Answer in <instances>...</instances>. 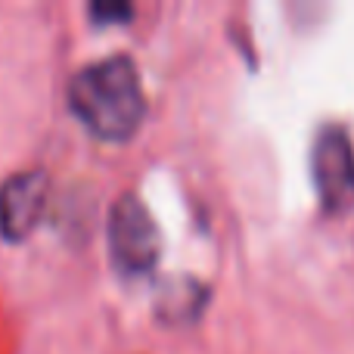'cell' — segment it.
<instances>
[{"instance_id": "cell-3", "label": "cell", "mask_w": 354, "mask_h": 354, "mask_svg": "<svg viewBox=\"0 0 354 354\" xmlns=\"http://www.w3.org/2000/svg\"><path fill=\"white\" fill-rule=\"evenodd\" d=\"M311 174L326 212H342L354 202V143L348 131L326 124L311 149Z\"/></svg>"}, {"instance_id": "cell-5", "label": "cell", "mask_w": 354, "mask_h": 354, "mask_svg": "<svg viewBox=\"0 0 354 354\" xmlns=\"http://www.w3.org/2000/svg\"><path fill=\"white\" fill-rule=\"evenodd\" d=\"M205 286L196 277H171L162 280L156 289V314L168 324L177 320H193L199 314V308L205 305Z\"/></svg>"}, {"instance_id": "cell-6", "label": "cell", "mask_w": 354, "mask_h": 354, "mask_svg": "<svg viewBox=\"0 0 354 354\" xmlns=\"http://www.w3.org/2000/svg\"><path fill=\"white\" fill-rule=\"evenodd\" d=\"M131 6L128 3H106V0H100V3H91V16L97 19L100 25L103 22H118V19H131Z\"/></svg>"}, {"instance_id": "cell-4", "label": "cell", "mask_w": 354, "mask_h": 354, "mask_svg": "<svg viewBox=\"0 0 354 354\" xmlns=\"http://www.w3.org/2000/svg\"><path fill=\"white\" fill-rule=\"evenodd\" d=\"M47 202V174L41 168L16 171L0 183V233L6 239H25L37 227Z\"/></svg>"}, {"instance_id": "cell-2", "label": "cell", "mask_w": 354, "mask_h": 354, "mask_svg": "<svg viewBox=\"0 0 354 354\" xmlns=\"http://www.w3.org/2000/svg\"><path fill=\"white\" fill-rule=\"evenodd\" d=\"M109 252L124 274H147L162 255V233L156 218L134 193L112 202L109 212Z\"/></svg>"}, {"instance_id": "cell-1", "label": "cell", "mask_w": 354, "mask_h": 354, "mask_svg": "<svg viewBox=\"0 0 354 354\" xmlns=\"http://www.w3.org/2000/svg\"><path fill=\"white\" fill-rule=\"evenodd\" d=\"M72 112L103 140H124L137 131L147 112L140 75L131 56L115 53L87 62L68 81Z\"/></svg>"}]
</instances>
